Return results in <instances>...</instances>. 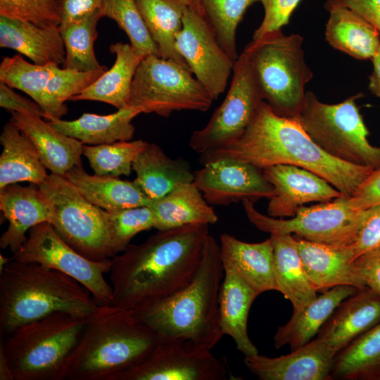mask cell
I'll list each match as a JSON object with an SVG mask.
<instances>
[{"mask_svg": "<svg viewBox=\"0 0 380 380\" xmlns=\"http://www.w3.org/2000/svg\"><path fill=\"white\" fill-rule=\"evenodd\" d=\"M208 224L157 230L144 242L129 244L111 258V305L133 310L185 288L202 258Z\"/></svg>", "mask_w": 380, "mask_h": 380, "instance_id": "1", "label": "cell"}, {"mask_svg": "<svg viewBox=\"0 0 380 380\" xmlns=\"http://www.w3.org/2000/svg\"><path fill=\"white\" fill-rule=\"evenodd\" d=\"M232 159L260 169L291 165L321 177L345 196H352L374 170L335 158L308 135L296 118L275 114L262 101L242 135L230 145L200 154L199 163Z\"/></svg>", "mask_w": 380, "mask_h": 380, "instance_id": "2", "label": "cell"}, {"mask_svg": "<svg viewBox=\"0 0 380 380\" xmlns=\"http://www.w3.org/2000/svg\"><path fill=\"white\" fill-rule=\"evenodd\" d=\"M224 277L220 245L208 234L191 281L172 296L135 308L133 316L163 341H187L212 350L223 336L219 296Z\"/></svg>", "mask_w": 380, "mask_h": 380, "instance_id": "3", "label": "cell"}, {"mask_svg": "<svg viewBox=\"0 0 380 380\" xmlns=\"http://www.w3.org/2000/svg\"><path fill=\"white\" fill-rule=\"evenodd\" d=\"M163 340L133 316L132 310L99 305L86 317L66 366L68 380H113L146 358Z\"/></svg>", "mask_w": 380, "mask_h": 380, "instance_id": "4", "label": "cell"}, {"mask_svg": "<svg viewBox=\"0 0 380 380\" xmlns=\"http://www.w3.org/2000/svg\"><path fill=\"white\" fill-rule=\"evenodd\" d=\"M99 305L90 291L67 274L12 260L0 271V332L61 312L86 318Z\"/></svg>", "mask_w": 380, "mask_h": 380, "instance_id": "5", "label": "cell"}, {"mask_svg": "<svg viewBox=\"0 0 380 380\" xmlns=\"http://www.w3.org/2000/svg\"><path fill=\"white\" fill-rule=\"evenodd\" d=\"M86 318L55 312L2 338L13 380H63Z\"/></svg>", "mask_w": 380, "mask_h": 380, "instance_id": "6", "label": "cell"}, {"mask_svg": "<svg viewBox=\"0 0 380 380\" xmlns=\"http://www.w3.org/2000/svg\"><path fill=\"white\" fill-rule=\"evenodd\" d=\"M303 38L267 33L246 46L252 72L262 99L277 115L296 118L305 103V87L313 74L305 60Z\"/></svg>", "mask_w": 380, "mask_h": 380, "instance_id": "7", "label": "cell"}, {"mask_svg": "<svg viewBox=\"0 0 380 380\" xmlns=\"http://www.w3.org/2000/svg\"><path fill=\"white\" fill-rule=\"evenodd\" d=\"M361 93L345 101L328 104L312 91L305 94L303 108L296 119L310 139L324 151L343 162L380 168V148L372 146L369 131L356 100Z\"/></svg>", "mask_w": 380, "mask_h": 380, "instance_id": "8", "label": "cell"}, {"mask_svg": "<svg viewBox=\"0 0 380 380\" xmlns=\"http://www.w3.org/2000/svg\"><path fill=\"white\" fill-rule=\"evenodd\" d=\"M214 100L193 73L156 55L141 60L133 79L129 106L167 118L175 111L205 112Z\"/></svg>", "mask_w": 380, "mask_h": 380, "instance_id": "9", "label": "cell"}, {"mask_svg": "<svg viewBox=\"0 0 380 380\" xmlns=\"http://www.w3.org/2000/svg\"><path fill=\"white\" fill-rule=\"evenodd\" d=\"M39 188L50 206L49 223L69 246L93 261L112 258L104 210L86 200L63 176L51 173Z\"/></svg>", "mask_w": 380, "mask_h": 380, "instance_id": "10", "label": "cell"}, {"mask_svg": "<svg viewBox=\"0 0 380 380\" xmlns=\"http://www.w3.org/2000/svg\"><path fill=\"white\" fill-rule=\"evenodd\" d=\"M341 196L327 202L300 207L290 219H277L262 214L254 203L243 201L248 220L260 231L292 234L303 239L332 246L352 244L365 219L367 210H355Z\"/></svg>", "mask_w": 380, "mask_h": 380, "instance_id": "11", "label": "cell"}, {"mask_svg": "<svg viewBox=\"0 0 380 380\" xmlns=\"http://www.w3.org/2000/svg\"><path fill=\"white\" fill-rule=\"evenodd\" d=\"M25 263H37L73 278L91 293L99 305L110 304L113 289L104 278L109 272L111 258L91 260L69 246L48 222L31 228L25 241L11 257Z\"/></svg>", "mask_w": 380, "mask_h": 380, "instance_id": "12", "label": "cell"}, {"mask_svg": "<svg viewBox=\"0 0 380 380\" xmlns=\"http://www.w3.org/2000/svg\"><path fill=\"white\" fill-rule=\"evenodd\" d=\"M229 89L207 125L191 134L189 147L200 154L226 147L244 132L263 101L247 55L234 63Z\"/></svg>", "mask_w": 380, "mask_h": 380, "instance_id": "13", "label": "cell"}, {"mask_svg": "<svg viewBox=\"0 0 380 380\" xmlns=\"http://www.w3.org/2000/svg\"><path fill=\"white\" fill-rule=\"evenodd\" d=\"M224 358L187 341H163L146 358L113 380H225Z\"/></svg>", "mask_w": 380, "mask_h": 380, "instance_id": "14", "label": "cell"}, {"mask_svg": "<svg viewBox=\"0 0 380 380\" xmlns=\"http://www.w3.org/2000/svg\"><path fill=\"white\" fill-rule=\"evenodd\" d=\"M176 47L196 80L217 99L227 87L234 62L201 13L186 8Z\"/></svg>", "mask_w": 380, "mask_h": 380, "instance_id": "15", "label": "cell"}, {"mask_svg": "<svg viewBox=\"0 0 380 380\" xmlns=\"http://www.w3.org/2000/svg\"><path fill=\"white\" fill-rule=\"evenodd\" d=\"M193 183L210 205L227 206L239 201L253 203L272 198L273 186L262 169L232 159H220L194 172Z\"/></svg>", "mask_w": 380, "mask_h": 380, "instance_id": "16", "label": "cell"}, {"mask_svg": "<svg viewBox=\"0 0 380 380\" xmlns=\"http://www.w3.org/2000/svg\"><path fill=\"white\" fill-rule=\"evenodd\" d=\"M274 194L269 199L267 213L272 217H293L304 204L327 202L343 196L317 175L291 165H276L262 169Z\"/></svg>", "mask_w": 380, "mask_h": 380, "instance_id": "17", "label": "cell"}, {"mask_svg": "<svg viewBox=\"0 0 380 380\" xmlns=\"http://www.w3.org/2000/svg\"><path fill=\"white\" fill-rule=\"evenodd\" d=\"M335 356L317 337L288 355L270 357L258 353L243 362L260 380H328Z\"/></svg>", "mask_w": 380, "mask_h": 380, "instance_id": "18", "label": "cell"}, {"mask_svg": "<svg viewBox=\"0 0 380 380\" xmlns=\"http://www.w3.org/2000/svg\"><path fill=\"white\" fill-rule=\"evenodd\" d=\"M379 322L380 296L365 287L340 303L317 337L336 355Z\"/></svg>", "mask_w": 380, "mask_h": 380, "instance_id": "19", "label": "cell"}, {"mask_svg": "<svg viewBox=\"0 0 380 380\" xmlns=\"http://www.w3.org/2000/svg\"><path fill=\"white\" fill-rule=\"evenodd\" d=\"M0 209L8 222L0 238V246L15 253L35 225L49 222L51 213L49 202L39 186H23L17 183L0 190Z\"/></svg>", "mask_w": 380, "mask_h": 380, "instance_id": "20", "label": "cell"}, {"mask_svg": "<svg viewBox=\"0 0 380 380\" xmlns=\"http://www.w3.org/2000/svg\"><path fill=\"white\" fill-rule=\"evenodd\" d=\"M220 252L224 272L238 276L258 295L277 291L270 238L260 243H247L224 233L220 236Z\"/></svg>", "mask_w": 380, "mask_h": 380, "instance_id": "21", "label": "cell"}, {"mask_svg": "<svg viewBox=\"0 0 380 380\" xmlns=\"http://www.w3.org/2000/svg\"><path fill=\"white\" fill-rule=\"evenodd\" d=\"M296 239L303 267L317 291L342 285L359 290L366 287L354 270L349 245L332 246Z\"/></svg>", "mask_w": 380, "mask_h": 380, "instance_id": "22", "label": "cell"}, {"mask_svg": "<svg viewBox=\"0 0 380 380\" xmlns=\"http://www.w3.org/2000/svg\"><path fill=\"white\" fill-rule=\"evenodd\" d=\"M0 46L11 49L38 65H62L65 49L59 26L40 27L0 15Z\"/></svg>", "mask_w": 380, "mask_h": 380, "instance_id": "23", "label": "cell"}, {"mask_svg": "<svg viewBox=\"0 0 380 380\" xmlns=\"http://www.w3.org/2000/svg\"><path fill=\"white\" fill-rule=\"evenodd\" d=\"M12 118L33 142L39 158L51 173L63 176L75 166L82 165L84 144L53 128L42 118L13 112Z\"/></svg>", "mask_w": 380, "mask_h": 380, "instance_id": "24", "label": "cell"}, {"mask_svg": "<svg viewBox=\"0 0 380 380\" xmlns=\"http://www.w3.org/2000/svg\"><path fill=\"white\" fill-rule=\"evenodd\" d=\"M136 173L134 180L151 200L159 199L181 184L191 183L194 172L188 161L170 158L155 143H148L132 163Z\"/></svg>", "mask_w": 380, "mask_h": 380, "instance_id": "25", "label": "cell"}, {"mask_svg": "<svg viewBox=\"0 0 380 380\" xmlns=\"http://www.w3.org/2000/svg\"><path fill=\"white\" fill-rule=\"evenodd\" d=\"M358 289L347 285L337 286L324 291L300 310H293L286 324L279 327L274 336V346L280 348L289 345L291 350L298 349L319 331L336 308Z\"/></svg>", "mask_w": 380, "mask_h": 380, "instance_id": "26", "label": "cell"}, {"mask_svg": "<svg viewBox=\"0 0 380 380\" xmlns=\"http://www.w3.org/2000/svg\"><path fill=\"white\" fill-rule=\"evenodd\" d=\"M115 61L94 83L70 101H96L118 110L129 106L131 88L137 68L145 56L130 44L117 42L110 46Z\"/></svg>", "mask_w": 380, "mask_h": 380, "instance_id": "27", "label": "cell"}, {"mask_svg": "<svg viewBox=\"0 0 380 380\" xmlns=\"http://www.w3.org/2000/svg\"><path fill=\"white\" fill-rule=\"evenodd\" d=\"M0 190L19 182L40 185L48 176L30 137L11 119L0 135Z\"/></svg>", "mask_w": 380, "mask_h": 380, "instance_id": "28", "label": "cell"}, {"mask_svg": "<svg viewBox=\"0 0 380 380\" xmlns=\"http://www.w3.org/2000/svg\"><path fill=\"white\" fill-rule=\"evenodd\" d=\"M63 177L86 200L106 211L149 206L151 203L134 181L91 175L82 165L73 167Z\"/></svg>", "mask_w": 380, "mask_h": 380, "instance_id": "29", "label": "cell"}, {"mask_svg": "<svg viewBox=\"0 0 380 380\" xmlns=\"http://www.w3.org/2000/svg\"><path fill=\"white\" fill-rule=\"evenodd\" d=\"M140 113V108L129 106L108 115L86 113L74 120L55 119L48 122L58 132L83 144L99 145L130 141L134 134L132 121Z\"/></svg>", "mask_w": 380, "mask_h": 380, "instance_id": "30", "label": "cell"}, {"mask_svg": "<svg viewBox=\"0 0 380 380\" xmlns=\"http://www.w3.org/2000/svg\"><path fill=\"white\" fill-rule=\"evenodd\" d=\"M259 296L238 276L224 272L219 296L221 331L235 342L245 357L258 354L248 334V317L254 300Z\"/></svg>", "mask_w": 380, "mask_h": 380, "instance_id": "31", "label": "cell"}, {"mask_svg": "<svg viewBox=\"0 0 380 380\" xmlns=\"http://www.w3.org/2000/svg\"><path fill=\"white\" fill-rule=\"evenodd\" d=\"M329 17L325 27V39L335 49L357 60H368L380 48V33L354 11L335 6L327 10Z\"/></svg>", "mask_w": 380, "mask_h": 380, "instance_id": "32", "label": "cell"}, {"mask_svg": "<svg viewBox=\"0 0 380 380\" xmlns=\"http://www.w3.org/2000/svg\"><path fill=\"white\" fill-rule=\"evenodd\" d=\"M157 230L189 224H213L218 220L214 209L191 183L181 184L165 196L151 201L149 205Z\"/></svg>", "mask_w": 380, "mask_h": 380, "instance_id": "33", "label": "cell"}, {"mask_svg": "<svg viewBox=\"0 0 380 380\" xmlns=\"http://www.w3.org/2000/svg\"><path fill=\"white\" fill-rule=\"evenodd\" d=\"M270 238L277 291L292 303L293 310H300L317 296L303 267L297 239L292 234H272Z\"/></svg>", "mask_w": 380, "mask_h": 380, "instance_id": "34", "label": "cell"}, {"mask_svg": "<svg viewBox=\"0 0 380 380\" xmlns=\"http://www.w3.org/2000/svg\"><path fill=\"white\" fill-rule=\"evenodd\" d=\"M136 2L160 57L171 59L191 71L176 47V39L182 28L186 5L182 0H136Z\"/></svg>", "mask_w": 380, "mask_h": 380, "instance_id": "35", "label": "cell"}, {"mask_svg": "<svg viewBox=\"0 0 380 380\" xmlns=\"http://www.w3.org/2000/svg\"><path fill=\"white\" fill-rule=\"evenodd\" d=\"M331 377L380 380V322L336 355Z\"/></svg>", "mask_w": 380, "mask_h": 380, "instance_id": "36", "label": "cell"}, {"mask_svg": "<svg viewBox=\"0 0 380 380\" xmlns=\"http://www.w3.org/2000/svg\"><path fill=\"white\" fill-rule=\"evenodd\" d=\"M102 17L101 10H99L60 29L65 49L63 68L88 72L103 67L98 61L94 49L98 36L96 25Z\"/></svg>", "mask_w": 380, "mask_h": 380, "instance_id": "37", "label": "cell"}, {"mask_svg": "<svg viewBox=\"0 0 380 380\" xmlns=\"http://www.w3.org/2000/svg\"><path fill=\"white\" fill-rule=\"evenodd\" d=\"M261 0H201L203 15L212 28L220 45L234 63L236 30L248 8Z\"/></svg>", "mask_w": 380, "mask_h": 380, "instance_id": "38", "label": "cell"}, {"mask_svg": "<svg viewBox=\"0 0 380 380\" xmlns=\"http://www.w3.org/2000/svg\"><path fill=\"white\" fill-rule=\"evenodd\" d=\"M106 66L95 71L81 72L59 68L49 80L41 106L46 119H61L68 112L66 101L94 83L106 70Z\"/></svg>", "mask_w": 380, "mask_h": 380, "instance_id": "39", "label": "cell"}, {"mask_svg": "<svg viewBox=\"0 0 380 380\" xmlns=\"http://www.w3.org/2000/svg\"><path fill=\"white\" fill-rule=\"evenodd\" d=\"M59 68L54 63H30L20 53L6 56L0 63V82L25 92L41 106L46 85Z\"/></svg>", "mask_w": 380, "mask_h": 380, "instance_id": "40", "label": "cell"}, {"mask_svg": "<svg viewBox=\"0 0 380 380\" xmlns=\"http://www.w3.org/2000/svg\"><path fill=\"white\" fill-rule=\"evenodd\" d=\"M147 144L148 142L137 139L99 145H83L82 154L88 160L95 175L129 176L133 161Z\"/></svg>", "mask_w": 380, "mask_h": 380, "instance_id": "41", "label": "cell"}, {"mask_svg": "<svg viewBox=\"0 0 380 380\" xmlns=\"http://www.w3.org/2000/svg\"><path fill=\"white\" fill-rule=\"evenodd\" d=\"M103 17L114 20L128 37L130 44L144 56H159L138 8L136 0H103Z\"/></svg>", "mask_w": 380, "mask_h": 380, "instance_id": "42", "label": "cell"}, {"mask_svg": "<svg viewBox=\"0 0 380 380\" xmlns=\"http://www.w3.org/2000/svg\"><path fill=\"white\" fill-rule=\"evenodd\" d=\"M104 215L112 258L124 251L136 234L154 227V217L149 206L105 210Z\"/></svg>", "mask_w": 380, "mask_h": 380, "instance_id": "43", "label": "cell"}, {"mask_svg": "<svg viewBox=\"0 0 380 380\" xmlns=\"http://www.w3.org/2000/svg\"><path fill=\"white\" fill-rule=\"evenodd\" d=\"M0 15L40 27L59 26L58 0H0Z\"/></svg>", "mask_w": 380, "mask_h": 380, "instance_id": "44", "label": "cell"}, {"mask_svg": "<svg viewBox=\"0 0 380 380\" xmlns=\"http://www.w3.org/2000/svg\"><path fill=\"white\" fill-rule=\"evenodd\" d=\"M300 0H261L265 15L260 26L255 30L253 39L277 30L289 22L291 15Z\"/></svg>", "mask_w": 380, "mask_h": 380, "instance_id": "45", "label": "cell"}, {"mask_svg": "<svg viewBox=\"0 0 380 380\" xmlns=\"http://www.w3.org/2000/svg\"><path fill=\"white\" fill-rule=\"evenodd\" d=\"M366 210L357 237L349 245L353 260L360 255L380 247V205Z\"/></svg>", "mask_w": 380, "mask_h": 380, "instance_id": "46", "label": "cell"}, {"mask_svg": "<svg viewBox=\"0 0 380 380\" xmlns=\"http://www.w3.org/2000/svg\"><path fill=\"white\" fill-rule=\"evenodd\" d=\"M353 267L365 286L380 296V247L356 258Z\"/></svg>", "mask_w": 380, "mask_h": 380, "instance_id": "47", "label": "cell"}, {"mask_svg": "<svg viewBox=\"0 0 380 380\" xmlns=\"http://www.w3.org/2000/svg\"><path fill=\"white\" fill-rule=\"evenodd\" d=\"M350 206L355 210H366L380 205V168L374 170L348 197Z\"/></svg>", "mask_w": 380, "mask_h": 380, "instance_id": "48", "label": "cell"}, {"mask_svg": "<svg viewBox=\"0 0 380 380\" xmlns=\"http://www.w3.org/2000/svg\"><path fill=\"white\" fill-rule=\"evenodd\" d=\"M103 0H58L59 28L79 21L96 11L101 10Z\"/></svg>", "mask_w": 380, "mask_h": 380, "instance_id": "49", "label": "cell"}, {"mask_svg": "<svg viewBox=\"0 0 380 380\" xmlns=\"http://www.w3.org/2000/svg\"><path fill=\"white\" fill-rule=\"evenodd\" d=\"M0 106L11 113L18 112L45 118L41 106L15 92L12 87L0 82Z\"/></svg>", "mask_w": 380, "mask_h": 380, "instance_id": "50", "label": "cell"}, {"mask_svg": "<svg viewBox=\"0 0 380 380\" xmlns=\"http://www.w3.org/2000/svg\"><path fill=\"white\" fill-rule=\"evenodd\" d=\"M335 6L347 7L363 17L380 33V0H327V11Z\"/></svg>", "mask_w": 380, "mask_h": 380, "instance_id": "51", "label": "cell"}, {"mask_svg": "<svg viewBox=\"0 0 380 380\" xmlns=\"http://www.w3.org/2000/svg\"><path fill=\"white\" fill-rule=\"evenodd\" d=\"M373 70L369 77L368 89L372 94L380 98V48L371 60Z\"/></svg>", "mask_w": 380, "mask_h": 380, "instance_id": "52", "label": "cell"}, {"mask_svg": "<svg viewBox=\"0 0 380 380\" xmlns=\"http://www.w3.org/2000/svg\"><path fill=\"white\" fill-rule=\"evenodd\" d=\"M0 379L13 380V377L4 351L3 341L1 338L0 343Z\"/></svg>", "mask_w": 380, "mask_h": 380, "instance_id": "53", "label": "cell"}, {"mask_svg": "<svg viewBox=\"0 0 380 380\" xmlns=\"http://www.w3.org/2000/svg\"><path fill=\"white\" fill-rule=\"evenodd\" d=\"M187 7L201 13L203 11L201 4V0H182Z\"/></svg>", "mask_w": 380, "mask_h": 380, "instance_id": "54", "label": "cell"}, {"mask_svg": "<svg viewBox=\"0 0 380 380\" xmlns=\"http://www.w3.org/2000/svg\"><path fill=\"white\" fill-rule=\"evenodd\" d=\"M12 260V258H7L2 254L0 255V271L11 261Z\"/></svg>", "mask_w": 380, "mask_h": 380, "instance_id": "55", "label": "cell"}]
</instances>
